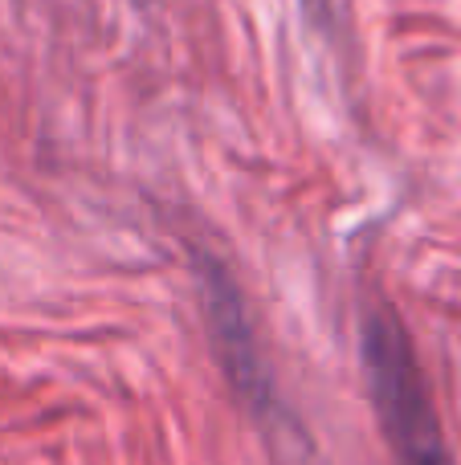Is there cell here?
Segmentation results:
<instances>
[{
  "label": "cell",
  "instance_id": "obj_2",
  "mask_svg": "<svg viewBox=\"0 0 461 465\" xmlns=\"http://www.w3.org/2000/svg\"><path fill=\"white\" fill-rule=\"evenodd\" d=\"M204 311H209L212 343H217L221 360H225V371L233 376V388L258 412H266V417L282 412L278 409L274 384H270V371H266V363H261V351H258V339H253L245 302L233 290V282H229L221 270L204 273Z\"/></svg>",
  "mask_w": 461,
  "mask_h": 465
},
{
  "label": "cell",
  "instance_id": "obj_1",
  "mask_svg": "<svg viewBox=\"0 0 461 465\" xmlns=\"http://www.w3.org/2000/svg\"><path fill=\"white\" fill-rule=\"evenodd\" d=\"M359 360L376 417L388 437L397 465H457L449 453L446 429L433 409L429 380L408 343L405 322L388 306H364L359 314Z\"/></svg>",
  "mask_w": 461,
  "mask_h": 465
}]
</instances>
